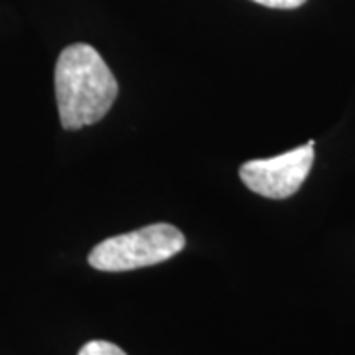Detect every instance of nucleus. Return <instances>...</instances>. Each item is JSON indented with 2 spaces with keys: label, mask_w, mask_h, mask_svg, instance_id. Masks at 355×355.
Listing matches in <instances>:
<instances>
[{
  "label": "nucleus",
  "mask_w": 355,
  "mask_h": 355,
  "mask_svg": "<svg viewBox=\"0 0 355 355\" xmlns=\"http://www.w3.org/2000/svg\"><path fill=\"white\" fill-rule=\"evenodd\" d=\"M314 140L294 150L257 158L241 166L239 176L243 184L254 193L270 200H286L300 190L314 164Z\"/></svg>",
  "instance_id": "nucleus-3"
},
{
  "label": "nucleus",
  "mask_w": 355,
  "mask_h": 355,
  "mask_svg": "<svg viewBox=\"0 0 355 355\" xmlns=\"http://www.w3.org/2000/svg\"><path fill=\"white\" fill-rule=\"evenodd\" d=\"M79 355H127L119 345L105 340H93L81 347Z\"/></svg>",
  "instance_id": "nucleus-4"
},
{
  "label": "nucleus",
  "mask_w": 355,
  "mask_h": 355,
  "mask_svg": "<svg viewBox=\"0 0 355 355\" xmlns=\"http://www.w3.org/2000/svg\"><path fill=\"white\" fill-rule=\"evenodd\" d=\"M257 4H263L268 8H280V10H292V8H298L302 6L306 0H253Z\"/></svg>",
  "instance_id": "nucleus-5"
},
{
  "label": "nucleus",
  "mask_w": 355,
  "mask_h": 355,
  "mask_svg": "<svg viewBox=\"0 0 355 355\" xmlns=\"http://www.w3.org/2000/svg\"><path fill=\"white\" fill-rule=\"evenodd\" d=\"M55 99L65 130L99 123L113 107L119 83L99 51L87 44L67 46L55 64Z\"/></svg>",
  "instance_id": "nucleus-1"
},
{
  "label": "nucleus",
  "mask_w": 355,
  "mask_h": 355,
  "mask_svg": "<svg viewBox=\"0 0 355 355\" xmlns=\"http://www.w3.org/2000/svg\"><path fill=\"white\" fill-rule=\"evenodd\" d=\"M186 247L184 233L170 223H153L101 241L89 253V265L103 272H125L176 257Z\"/></svg>",
  "instance_id": "nucleus-2"
}]
</instances>
